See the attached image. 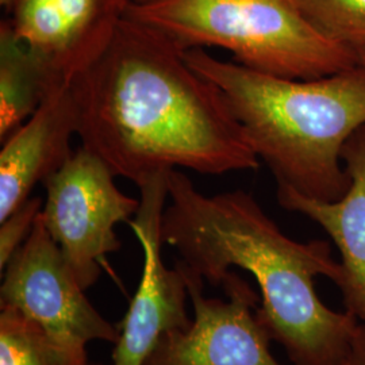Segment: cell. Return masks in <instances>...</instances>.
I'll return each instance as SVG.
<instances>
[{"label": "cell", "mask_w": 365, "mask_h": 365, "mask_svg": "<svg viewBox=\"0 0 365 365\" xmlns=\"http://www.w3.org/2000/svg\"><path fill=\"white\" fill-rule=\"evenodd\" d=\"M69 88L81 146L135 185L182 168L222 175L260 165L220 87L165 33L126 13Z\"/></svg>", "instance_id": "1"}, {"label": "cell", "mask_w": 365, "mask_h": 365, "mask_svg": "<svg viewBox=\"0 0 365 365\" xmlns=\"http://www.w3.org/2000/svg\"><path fill=\"white\" fill-rule=\"evenodd\" d=\"M167 185L161 240L184 268L211 286L230 268L253 274L257 317L292 365H339L348 356L361 324L348 310L329 309L314 284L317 276L336 284L342 277L327 241L289 238L242 190L205 195L179 170L167 173Z\"/></svg>", "instance_id": "2"}, {"label": "cell", "mask_w": 365, "mask_h": 365, "mask_svg": "<svg viewBox=\"0 0 365 365\" xmlns=\"http://www.w3.org/2000/svg\"><path fill=\"white\" fill-rule=\"evenodd\" d=\"M185 60L220 87L277 184L327 202L346 194L351 178L342 150L365 125V64L299 80L222 61L203 48L185 51Z\"/></svg>", "instance_id": "3"}, {"label": "cell", "mask_w": 365, "mask_h": 365, "mask_svg": "<svg viewBox=\"0 0 365 365\" xmlns=\"http://www.w3.org/2000/svg\"><path fill=\"white\" fill-rule=\"evenodd\" d=\"M126 14L156 27L184 51L218 46L261 73L317 78L356 66L351 48L321 34L294 0H160Z\"/></svg>", "instance_id": "4"}, {"label": "cell", "mask_w": 365, "mask_h": 365, "mask_svg": "<svg viewBox=\"0 0 365 365\" xmlns=\"http://www.w3.org/2000/svg\"><path fill=\"white\" fill-rule=\"evenodd\" d=\"M115 178L101 157L80 146L42 182V221L86 291L107 267V255L120 249L117 225L129 223L141 205L118 188Z\"/></svg>", "instance_id": "5"}, {"label": "cell", "mask_w": 365, "mask_h": 365, "mask_svg": "<svg viewBox=\"0 0 365 365\" xmlns=\"http://www.w3.org/2000/svg\"><path fill=\"white\" fill-rule=\"evenodd\" d=\"M1 274L0 307L19 312L61 345L86 349L96 339L119 341L120 331L86 297L41 212Z\"/></svg>", "instance_id": "6"}, {"label": "cell", "mask_w": 365, "mask_h": 365, "mask_svg": "<svg viewBox=\"0 0 365 365\" xmlns=\"http://www.w3.org/2000/svg\"><path fill=\"white\" fill-rule=\"evenodd\" d=\"M175 265L184 276L194 319L185 330L163 333L144 365H282L256 313L259 297L245 279L229 271L220 284L226 299L207 298L205 280L179 261Z\"/></svg>", "instance_id": "7"}, {"label": "cell", "mask_w": 365, "mask_h": 365, "mask_svg": "<svg viewBox=\"0 0 365 365\" xmlns=\"http://www.w3.org/2000/svg\"><path fill=\"white\" fill-rule=\"evenodd\" d=\"M167 173L150 176L137 187L141 205L129 226L144 250L138 289L120 324V337L111 365H144L146 357L165 331L191 325L187 313L188 289L182 271L168 269L161 256V220L168 202Z\"/></svg>", "instance_id": "8"}, {"label": "cell", "mask_w": 365, "mask_h": 365, "mask_svg": "<svg viewBox=\"0 0 365 365\" xmlns=\"http://www.w3.org/2000/svg\"><path fill=\"white\" fill-rule=\"evenodd\" d=\"M128 0H14L11 26L61 83L102 53L125 16Z\"/></svg>", "instance_id": "9"}, {"label": "cell", "mask_w": 365, "mask_h": 365, "mask_svg": "<svg viewBox=\"0 0 365 365\" xmlns=\"http://www.w3.org/2000/svg\"><path fill=\"white\" fill-rule=\"evenodd\" d=\"M78 111L69 86L53 92L38 110L3 141L0 152V221L22 206L33 188L75 153Z\"/></svg>", "instance_id": "10"}, {"label": "cell", "mask_w": 365, "mask_h": 365, "mask_svg": "<svg viewBox=\"0 0 365 365\" xmlns=\"http://www.w3.org/2000/svg\"><path fill=\"white\" fill-rule=\"evenodd\" d=\"M342 161L351 185L339 200L307 197L282 184H277L276 196L283 209L310 218L331 238L341 255L342 277L337 287L345 309L365 327V125L344 146Z\"/></svg>", "instance_id": "11"}, {"label": "cell", "mask_w": 365, "mask_h": 365, "mask_svg": "<svg viewBox=\"0 0 365 365\" xmlns=\"http://www.w3.org/2000/svg\"><path fill=\"white\" fill-rule=\"evenodd\" d=\"M69 84L19 38L10 19L0 25V138L4 141L53 92Z\"/></svg>", "instance_id": "12"}, {"label": "cell", "mask_w": 365, "mask_h": 365, "mask_svg": "<svg viewBox=\"0 0 365 365\" xmlns=\"http://www.w3.org/2000/svg\"><path fill=\"white\" fill-rule=\"evenodd\" d=\"M86 349L61 345L38 324L0 307V365H87Z\"/></svg>", "instance_id": "13"}, {"label": "cell", "mask_w": 365, "mask_h": 365, "mask_svg": "<svg viewBox=\"0 0 365 365\" xmlns=\"http://www.w3.org/2000/svg\"><path fill=\"white\" fill-rule=\"evenodd\" d=\"M321 34L354 52L365 49V0H294Z\"/></svg>", "instance_id": "14"}, {"label": "cell", "mask_w": 365, "mask_h": 365, "mask_svg": "<svg viewBox=\"0 0 365 365\" xmlns=\"http://www.w3.org/2000/svg\"><path fill=\"white\" fill-rule=\"evenodd\" d=\"M43 200L39 196L29 197L26 202L11 212L6 220L0 221V271L3 272L15 252L31 233Z\"/></svg>", "instance_id": "15"}, {"label": "cell", "mask_w": 365, "mask_h": 365, "mask_svg": "<svg viewBox=\"0 0 365 365\" xmlns=\"http://www.w3.org/2000/svg\"><path fill=\"white\" fill-rule=\"evenodd\" d=\"M339 365H365V327L363 325L359 329L351 352Z\"/></svg>", "instance_id": "16"}, {"label": "cell", "mask_w": 365, "mask_h": 365, "mask_svg": "<svg viewBox=\"0 0 365 365\" xmlns=\"http://www.w3.org/2000/svg\"><path fill=\"white\" fill-rule=\"evenodd\" d=\"M130 4H135V6H143V4H149V3H155V1H160V0H128Z\"/></svg>", "instance_id": "17"}, {"label": "cell", "mask_w": 365, "mask_h": 365, "mask_svg": "<svg viewBox=\"0 0 365 365\" xmlns=\"http://www.w3.org/2000/svg\"><path fill=\"white\" fill-rule=\"evenodd\" d=\"M14 0H0V4H1V7H4L7 11H10L11 10V7H13Z\"/></svg>", "instance_id": "18"}, {"label": "cell", "mask_w": 365, "mask_h": 365, "mask_svg": "<svg viewBox=\"0 0 365 365\" xmlns=\"http://www.w3.org/2000/svg\"><path fill=\"white\" fill-rule=\"evenodd\" d=\"M359 63L365 64V49H363L361 52L359 53Z\"/></svg>", "instance_id": "19"}, {"label": "cell", "mask_w": 365, "mask_h": 365, "mask_svg": "<svg viewBox=\"0 0 365 365\" xmlns=\"http://www.w3.org/2000/svg\"><path fill=\"white\" fill-rule=\"evenodd\" d=\"M87 365H105V364H99V363H88Z\"/></svg>", "instance_id": "20"}]
</instances>
